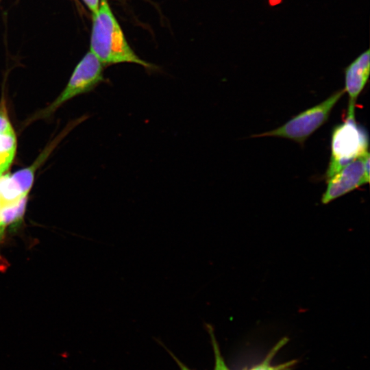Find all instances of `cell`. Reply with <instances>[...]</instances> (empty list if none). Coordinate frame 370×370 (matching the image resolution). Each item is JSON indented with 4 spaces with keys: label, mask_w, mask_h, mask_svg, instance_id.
Here are the masks:
<instances>
[{
    "label": "cell",
    "mask_w": 370,
    "mask_h": 370,
    "mask_svg": "<svg viewBox=\"0 0 370 370\" xmlns=\"http://www.w3.org/2000/svg\"><path fill=\"white\" fill-rule=\"evenodd\" d=\"M282 0H269V3L271 6H275V5L279 4Z\"/></svg>",
    "instance_id": "cell-13"
},
{
    "label": "cell",
    "mask_w": 370,
    "mask_h": 370,
    "mask_svg": "<svg viewBox=\"0 0 370 370\" xmlns=\"http://www.w3.org/2000/svg\"><path fill=\"white\" fill-rule=\"evenodd\" d=\"M88 8L92 12L93 14H95L99 8V0H83Z\"/></svg>",
    "instance_id": "cell-11"
},
{
    "label": "cell",
    "mask_w": 370,
    "mask_h": 370,
    "mask_svg": "<svg viewBox=\"0 0 370 370\" xmlns=\"http://www.w3.org/2000/svg\"><path fill=\"white\" fill-rule=\"evenodd\" d=\"M369 152L354 159L327 180L322 203L330 201L369 182Z\"/></svg>",
    "instance_id": "cell-6"
},
{
    "label": "cell",
    "mask_w": 370,
    "mask_h": 370,
    "mask_svg": "<svg viewBox=\"0 0 370 370\" xmlns=\"http://www.w3.org/2000/svg\"><path fill=\"white\" fill-rule=\"evenodd\" d=\"M345 92V89H340L321 103L301 112L280 127L254 136L280 137L303 144L312 134L327 122L334 107Z\"/></svg>",
    "instance_id": "cell-5"
},
{
    "label": "cell",
    "mask_w": 370,
    "mask_h": 370,
    "mask_svg": "<svg viewBox=\"0 0 370 370\" xmlns=\"http://www.w3.org/2000/svg\"><path fill=\"white\" fill-rule=\"evenodd\" d=\"M368 135L355 118L346 120L332 130L331 157L325 173L326 180L332 177L343 166L358 157L368 152Z\"/></svg>",
    "instance_id": "cell-4"
},
{
    "label": "cell",
    "mask_w": 370,
    "mask_h": 370,
    "mask_svg": "<svg viewBox=\"0 0 370 370\" xmlns=\"http://www.w3.org/2000/svg\"><path fill=\"white\" fill-rule=\"evenodd\" d=\"M175 360L177 362V365L180 367L181 370H190L184 364H183L179 359H177L173 354H171Z\"/></svg>",
    "instance_id": "cell-12"
},
{
    "label": "cell",
    "mask_w": 370,
    "mask_h": 370,
    "mask_svg": "<svg viewBox=\"0 0 370 370\" xmlns=\"http://www.w3.org/2000/svg\"><path fill=\"white\" fill-rule=\"evenodd\" d=\"M207 329L211 337L212 345L214 354V370H230L226 365L225 362L222 356L218 343L214 334L212 328L210 325H207Z\"/></svg>",
    "instance_id": "cell-10"
},
{
    "label": "cell",
    "mask_w": 370,
    "mask_h": 370,
    "mask_svg": "<svg viewBox=\"0 0 370 370\" xmlns=\"http://www.w3.org/2000/svg\"><path fill=\"white\" fill-rule=\"evenodd\" d=\"M104 81L103 65L90 51H88L76 66L60 94L47 107L27 119V123L51 116L68 101L92 91Z\"/></svg>",
    "instance_id": "cell-3"
},
{
    "label": "cell",
    "mask_w": 370,
    "mask_h": 370,
    "mask_svg": "<svg viewBox=\"0 0 370 370\" xmlns=\"http://www.w3.org/2000/svg\"><path fill=\"white\" fill-rule=\"evenodd\" d=\"M345 91L349 96L347 117L355 118L358 97L367 83L370 72V51L367 49L354 59L344 70Z\"/></svg>",
    "instance_id": "cell-7"
},
{
    "label": "cell",
    "mask_w": 370,
    "mask_h": 370,
    "mask_svg": "<svg viewBox=\"0 0 370 370\" xmlns=\"http://www.w3.org/2000/svg\"><path fill=\"white\" fill-rule=\"evenodd\" d=\"M16 148V135L9 118L3 95L0 100V177L6 173L12 165Z\"/></svg>",
    "instance_id": "cell-8"
},
{
    "label": "cell",
    "mask_w": 370,
    "mask_h": 370,
    "mask_svg": "<svg viewBox=\"0 0 370 370\" xmlns=\"http://www.w3.org/2000/svg\"><path fill=\"white\" fill-rule=\"evenodd\" d=\"M44 162L38 156L30 166L0 177V245L8 227L23 219L36 170Z\"/></svg>",
    "instance_id": "cell-2"
},
{
    "label": "cell",
    "mask_w": 370,
    "mask_h": 370,
    "mask_svg": "<svg viewBox=\"0 0 370 370\" xmlns=\"http://www.w3.org/2000/svg\"><path fill=\"white\" fill-rule=\"evenodd\" d=\"M90 51L103 66L127 62L145 69L156 68L130 47L107 0H101L98 11L93 14Z\"/></svg>",
    "instance_id": "cell-1"
},
{
    "label": "cell",
    "mask_w": 370,
    "mask_h": 370,
    "mask_svg": "<svg viewBox=\"0 0 370 370\" xmlns=\"http://www.w3.org/2000/svg\"><path fill=\"white\" fill-rule=\"evenodd\" d=\"M286 338L279 341L269 352L265 358L259 364L248 370H291L297 363V360H292L283 363L273 365L271 360L278 351L286 344Z\"/></svg>",
    "instance_id": "cell-9"
}]
</instances>
